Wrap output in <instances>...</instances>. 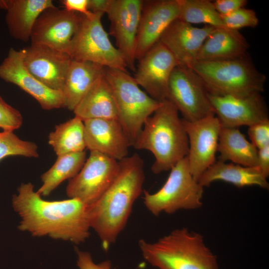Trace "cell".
Listing matches in <instances>:
<instances>
[{
    "label": "cell",
    "mask_w": 269,
    "mask_h": 269,
    "mask_svg": "<svg viewBox=\"0 0 269 269\" xmlns=\"http://www.w3.org/2000/svg\"><path fill=\"white\" fill-rule=\"evenodd\" d=\"M12 206L21 219L18 229L34 237L48 236L78 245L90 235L87 206L78 199L45 200L31 182L22 183L17 194L12 195Z\"/></svg>",
    "instance_id": "6da1fadb"
},
{
    "label": "cell",
    "mask_w": 269,
    "mask_h": 269,
    "mask_svg": "<svg viewBox=\"0 0 269 269\" xmlns=\"http://www.w3.org/2000/svg\"><path fill=\"white\" fill-rule=\"evenodd\" d=\"M114 180L93 204L87 206L90 228L99 237L107 251L126 226L133 204L142 191L144 163L134 153L119 161Z\"/></svg>",
    "instance_id": "7a4b0ae2"
},
{
    "label": "cell",
    "mask_w": 269,
    "mask_h": 269,
    "mask_svg": "<svg viewBox=\"0 0 269 269\" xmlns=\"http://www.w3.org/2000/svg\"><path fill=\"white\" fill-rule=\"evenodd\" d=\"M133 147L150 151L155 160L151 169L154 174L170 170L187 156L188 138L178 111L169 100L145 121Z\"/></svg>",
    "instance_id": "3957f363"
},
{
    "label": "cell",
    "mask_w": 269,
    "mask_h": 269,
    "mask_svg": "<svg viewBox=\"0 0 269 269\" xmlns=\"http://www.w3.org/2000/svg\"><path fill=\"white\" fill-rule=\"evenodd\" d=\"M143 258L158 269H219L216 256L202 235L177 229L153 243L138 241Z\"/></svg>",
    "instance_id": "277c9868"
},
{
    "label": "cell",
    "mask_w": 269,
    "mask_h": 269,
    "mask_svg": "<svg viewBox=\"0 0 269 269\" xmlns=\"http://www.w3.org/2000/svg\"><path fill=\"white\" fill-rule=\"evenodd\" d=\"M199 77L208 93L246 97L264 90L266 76L245 56L221 61H196L189 67Z\"/></svg>",
    "instance_id": "5b68a950"
},
{
    "label": "cell",
    "mask_w": 269,
    "mask_h": 269,
    "mask_svg": "<svg viewBox=\"0 0 269 269\" xmlns=\"http://www.w3.org/2000/svg\"><path fill=\"white\" fill-rule=\"evenodd\" d=\"M104 76L115 99L118 120L133 146L146 119L159 107L158 102L142 91L127 71L104 68Z\"/></svg>",
    "instance_id": "8992f818"
},
{
    "label": "cell",
    "mask_w": 269,
    "mask_h": 269,
    "mask_svg": "<svg viewBox=\"0 0 269 269\" xmlns=\"http://www.w3.org/2000/svg\"><path fill=\"white\" fill-rule=\"evenodd\" d=\"M163 185L157 191H143V203L153 215L173 214L179 210H194L202 205V187L192 175L187 156L170 170Z\"/></svg>",
    "instance_id": "52a82bcc"
},
{
    "label": "cell",
    "mask_w": 269,
    "mask_h": 269,
    "mask_svg": "<svg viewBox=\"0 0 269 269\" xmlns=\"http://www.w3.org/2000/svg\"><path fill=\"white\" fill-rule=\"evenodd\" d=\"M103 14L83 15L68 51L72 59L89 61L103 67L127 71L125 59L110 41L101 22Z\"/></svg>",
    "instance_id": "ba28073f"
},
{
    "label": "cell",
    "mask_w": 269,
    "mask_h": 269,
    "mask_svg": "<svg viewBox=\"0 0 269 269\" xmlns=\"http://www.w3.org/2000/svg\"><path fill=\"white\" fill-rule=\"evenodd\" d=\"M208 93L199 77L188 67L177 66L170 76L167 100L183 119L194 122L215 115Z\"/></svg>",
    "instance_id": "9c48e42d"
},
{
    "label": "cell",
    "mask_w": 269,
    "mask_h": 269,
    "mask_svg": "<svg viewBox=\"0 0 269 269\" xmlns=\"http://www.w3.org/2000/svg\"><path fill=\"white\" fill-rule=\"evenodd\" d=\"M119 161L96 151H90L80 171L68 181L66 193L87 206L95 202L116 178Z\"/></svg>",
    "instance_id": "30bf717a"
},
{
    "label": "cell",
    "mask_w": 269,
    "mask_h": 269,
    "mask_svg": "<svg viewBox=\"0 0 269 269\" xmlns=\"http://www.w3.org/2000/svg\"><path fill=\"white\" fill-rule=\"evenodd\" d=\"M182 122L189 142L187 155L190 172L198 181L202 174L216 162L221 124L215 115L201 120Z\"/></svg>",
    "instance_id": "8fae6325"
},
{
    "label": "cell",
    "mask_w": 269,
    "mask_h": 269,
    "mask_svg": "<svg viewBox=\"0 0 269 269\" xmlns=\"http://www.w3.org/2000/svg\"><path fill=\"white\" fill-rule=\"evenodd\" d=\"M137 61L134 77L136 83L157 102L167 100L169 79L179 65L173 54L159 41Z\"/></svg>",
    "instance_id": "7c38bea8"
},
{
    "label": "cell",
    "mask_w": 269,
    "mask_h": 269,
    "mask_svg": "<svg viewBox=\"0 0 269 269\" xmlns=\"http://www.w3.org/2000/svg\"><path fill=\"white\" fill-rule=\"evenodd\" d=\"M143 0H110L106 11L110 21V34L115 37L117 48L127 68L135 72L136 35Z\"/></svg>",
    "instance_id": "4fadbf2b"
},
{
    "label": "cell",
    "mask_w": 269,
    "mask_h": 269,
    "mask_svg": "<svg viewBox=\"0 0 269 269\" xmlns=\"http://www.w3.org/2000/svg\"><path fill=\"white\" fill-rule=\"evenodd\" d=\"M83 16L77 12L59 9L56 6L45 9L33 25L30 36L31 43L42 44L68 54Z\"/></svg>",
    "instance_id": "5bb4252c"
},
{
    "label": "cell",
    "mask_w": 269,
    "mask_h": 269,
    "mask_svg": "<svg viewBox=\"0 0 269 269\" xmlns=\"http://www.w3.org/2000/svg\"><path fill=\"white\" fill-rule=\"evenodd\" d=\"M0 78L19 87L34 98L44 110L64 107L62 92L47 87L25 68L21 49H9L7 56L0 64Z\"/></svg>",
    "instance_id": "9a60e30c"
},
{
    "label": "cell",
    "mask_w": 269,
    "mask_h": 269,
    "mask_svg": "<svg viewBox=\"0 0 269 269\" xmlns=\"http://www.w3.org/2000/svg\"><path fill=\"white\" fill-rule=\"evenodd\" d=\"M179 14L178 0H143L136 39V60L159 41Z\"/></svg>",
    "instance_id": "2e32d148"
},
{
    "label": "cell",
    "mask_w": 269,
    "mask_h": 269,
    "mask_svg": "<svg viewBox=\"0 0 269 269\" xmlns=\"http://www.w3.org/2000/svg\"><path fill=\"white\" fill-rule=\"evenodd\" d=\"M21 51L24 65L28 72L49 88L62 92L72 60L70 56L66 53L35 43Z\"/></svg>",
    "instance_id": "e0dca14e"
},
{
    "label": "cell",
    "mask_w": 269,
    "mask_h": 269,
    "mask_svg": "<svg viewBox=\"0 0 269 269\" xmlns=\"http://www.w3.org/2000/svg\"><path fill=\"white\" fill-rule=\"evenodd\" d=\"M208 96L222 127H250L269 119L267 106L261 94L240 97Z\"/></svg>",
    "instance_id": "ac0fdd59"
},
{
    "label": "cell",
    "mask_w": 269,
    "mask_h": 269,
    "mask_svg": "<svg viewBox=\"0 0 269 269\" xmlns=\"http://www.w3.org/2000/svg\"><path fill=\"white\" fill-rule=\"evenodd\" d=\"M86 147L120 161L128 156L131 144L118 120L83 121Z\"/></svg>",
    "instance_id": "d6986e66"
},
{
    "label": "cell",
    "mask_w": 269,
    "mask_h": 269,
    "mask_svg": "<svg viewBox=\"0 0 269 269\" xmlns=\"http://www.w3.org/2000/svg\"><path fill=\"white\" fill-rule=\"evenodd\" d=\"M216 27H197L179 19L165 30L159 41L173 54L179 66L189 67L197 60L204 42Z\"/></svg>",
    "instance_id": "ffe728a7"
},
{
    "label": "cell",
    "mask_w": 269,
    "mask_h": 269,
    "mask_svg": "<svg viewBox=\"0 0 269 269\" xmlns=\"http://www.w3.org/2000/svg\"><path fill=\"white\" fill-rule=\"evenodd\" d=\"M249 44L239 30L215 28L205 39L196 61L234 59L247 54Z\"/></svg>",
    "instance_id": "44dd1931"
},
{
    "label": "cell",
    "mask_w": 269,
    "mask_h": 269,
    "mask_svg": "<svg viewBox=\"0 0 269 269\" xmlns=\"http://www.w3.org/2000/svg\"><path fill=\"white\" fill-rule=\"evenodd\" d=\"M104 67L95 63L72 59L62 91L64 108L73 111L98 78Z\"/></svg>",
    "instance_id": "7402d4cb"
},
{
    "label": "cell",
    "mask_w": 269,
    "mask_h": 269,
    "mask_svg": "<svg viewBox=\"0 0 269 269\" xmlns=\"http://www.w3.org/2000/svg\"><path fill=\"white\" fill-rule=\"evenodd\" d=\"M217 180L232 184L239 188L252 185L265 189L269 188L267 178L257 166H244L220 161L215 162L208 168L198 182L204 187Z\"/></svg>",
    "instance_id": "603a6c76"
},
{
    "label": "cell",
    "mask_w": 269,
    "mask_h": 269,
    "mask_svg": "<svg viewBox=\"0 0 269 269\" xmlns=\"http://www.w3.org/2000/svg\"><path fill=\"white\" fill-rule=\"evenodd\" d=\"M54 7L51 0H7L5 22L10 35L27 42L39 15L45 9Z\"/></svg>",
    "instance_id": "cb8c5ba5"
},
{
    "label": "cell",
    "mask_w": 269,
    "mask_h": 269,
    "mask_svg": "<svg viewBox=\"0 0 269 269\" xmlns=\"http://www.w3.org/2000/svg\"><path fill=\"white\" fill-rule=\"evenodd\" d=\"M73 112L75 116L83 121L92 119L118 120L115 99L104 73L96 81Z\"/></svg>",
    "instance_id": "d4e9b609"
},
{
    "label": "cell",
    "mask_w": 269,
    "mask_h": 269,
    "mask_svg": "<svg viewBox=\"0 0 269 269\" xmlns=\"http://www.w3.org/2000/svg\"><path fill=\"white\" fill-rule=\"evenodd\" d=\"M218 161L230 160L244 166L258 165V149L249 141L238 128L222 127L217 147Z\"/></svg>",
    "instance_id": "484cf974"
},
{
    "label": "cell",
    "mask_w": 269,
    "mask_h": 269,
    "mask_svg": "<svg viewBox=\"0 0 269 269\" xmlns=\"http://www.w3.org/2000/svg\"><path fill=\"white\" fill-rule=\"evenodd\" d=\"M86 152H73L57 156L54 164L41 176L42 184L37 193L47 196L61 183L74 177L80 171L86 160Z\"/></svg>",
    "instance_id": "4316f807"
},
{
    "label": "cell",
    "mask_w": 269,
    "mask_h": 269,
    "mask_svg": "<svg viewBox=\"0 0 269 269\" xmlns=\"http://www.w3.org/2000/svg\"><path fill=\"white\" fill-rule=\"evenodd\" d=\"M48 143L57 156L84 151L86 147L83 121L75 116L56 126L48 135Z\"/></svg>",
    "instance_id": "83f0119b"
},
{
    "label": "cell",
    "mask_w": 269,
    "mask_h": 269,
    "mask_svg": "<svg viewBox=\"0 0 269 269\" xmlns=\"http://www.w3.org/2000/svg\"><path fill=\"white\" fill-rule=\"evenodd\" d=\"M178 19L190 24H205L216 28L225 27L221 15L209 0H178Z\"/></svg>",
    "instance_id": "f1b7e54d"
},
{
    "label": "cell",
    "mask_w": 269,
    "mask_h": 269,
    "mask_svg": "<svg viewBox=\"0 0 269 269\" xmlns=\"http://www.w3.org/2000/svg\"><path fill=\"white\" fill-rule=\"evenodd\" d=\"M37 144L22 140L13 132L0 133V161L9 156H23L37 158L39 156Z\"/></svg>",
    "instance_id": "f546056e"
},
{
    "label": "cell",
    "mask_w": 269,
    "mask_h": 269,
    "mask_svg": "<svg viewBox=\"0 0 269 269\" xmlns=\"http://www.w3.org/2000/svg\"><path fill=\"white\" fill-rule=\"evenodd\" d=\"M221 17L225 27L237 30L244 27L255 28L259 22L255 11L245 7Z\"/></svg>",
    "instance_id": "4dcf8cb0"
},
{
    "label": "cell",
    "mask_w": 269,
    "mask_h": 269,
    "mask_svg": "<svg viewBox=\"0 0 269 269\" xmlns=\"http://www.w3.org/2000/svg\"><path fill=\"white\" fill-rule=\"evenodd\" d=\"M20 112L7 104L0 96V128L3 131L13 132L22 125Z\"/></svg>",
    "instance_id": "1f68e13d"
},
{
    "label": "cell",
    "mask_w": 269,
    "mask_h": 269,
    "mask_svg": "<svg viewBox=\"0 0 269 269\" xmlns=\"http://www.w3.org/2000/svg\"><path fill=\"white\" fill-rule=\"evenodd\" d=\"M248 133L251 142L258 149L269 145V120L249 127Z\"/></svg>",
    "instance_id": "d6a6232c"
},
{
    "label": "cell",
    "mask_w": 269,
    "mask_h": 269,
    "mask_svg": "<svg viewBox=\"0 0 269 269\" xmlns=\"http://www.w3.org/2000/svg\"><path fill=\"white\" fill-rule=\"evenodd\" d=\"M77 255V266L79 269H111L110 261L106 260L99 264H95L91 254L87 252L76 249Z\"/></svg>",
    "instance_id": "836d02e7"
},
{
    "label": "cell",
    "mask_w": 269,
    "mask_h": 269,
    "mask_svg": "<svg viewBox=\"0 0 269 269\" xmlns=\"http://www.w3.org/2000/svg\"><path fill=\"white\" fill-rule=\"evenodd\" d=\"M212 2L215 9L221 16L245 7L248 3L247 0H216Z\"/></svg>",
    "instance_id": "e575fe53"
},
{
    "label": "cell",
    "mask_w": 269,
    "mask_h": 269,
    "mask_svg": "<svg viewBox=\"0 0 269 269\" xmlns=\"http://www.w3.org/2000/svg\"><path fill=\"white\" fill-rule=\"evenodd\" d=\"M88 0H63L61 1L64 9L69 11L77 12L86 17H92L94 13L88 8Z\"/></svg>",
    "instance_id": "d590c367"
},
{
    "label": "cell",
    "mask_w": 269,
    "mask_h": 269,
    "mask_svg": "<svg viewBox=\"0 0 269 269\" xmlns=\"http://www.w3.org/2000/svg\"><path fill=\"white\" fill-rule=\"evenodd\" d=\"M267 177L269 175V145L258 149V165Z\"/></svg>",
    "instance_id": "8d00e7d4"
},
{
    "label": "cell",
    "mask_w": 269,
    "mask_h": 269,
    "mask_svg": "<svg viewBox=\"0 0 269 269\" xmlns=\"http://www.w3.org/2000/svg\"><path fill=\"white\" fill-rule=\"evenodd\" d=\"M110 0H88V8L93 13L104 14L108 8Z\"/></svg>",
    "instance_id": "74e56055"
},
{
    "label": "cell",
    "mask_w": 269,
    "mask_h": 269,
    "mask_svg": "<svg viewBox=\"0 0 269 269\" xmlns=\"http://www.w3.org/2000/svg\"><path fill=\"white\" fill-rule=\"evenodd\" d=\"M7 5V0H0V9L6 10Z\"/></svg>",
    "instance_id": "f35d334b"
}]
</instances>
